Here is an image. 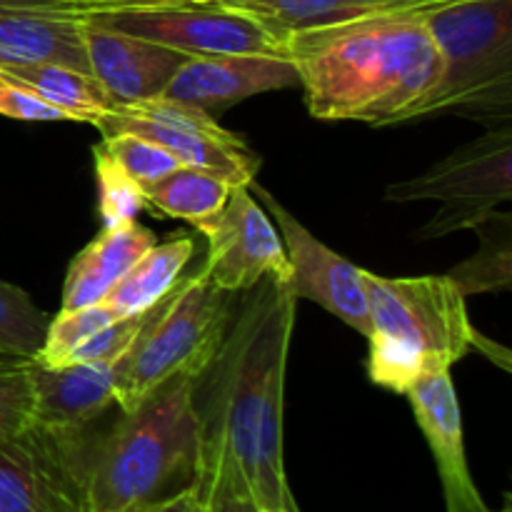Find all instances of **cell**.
I'll return each mask as SVG.
<instances>
[{"label":"cell","instance_id":"obj_1","mask_svg":"<svg viewBox=\"0 0 512 512\" xmlns=\"http://www.w3.org/2000/svg\"><path fill=\"white\" fill-rule=\"evenodd\" d=\"M295 305L288 283L263 278L233 313L213 363L195 380L200 490L248 493L263 512L295 505L283 463V400Z\"/></svg>","mask_w":512,"mask_h":512},{"label":"cell","instance_id":"obj_2","mask_svg":"<svg viewBox=\"0 0 512 512\" xmlns=\"http://www.w3.org/2000/svg\"><path fill=\"white\" fill-rule=\"evenodd\" d=\"M428 10H398L285 38L305 105L318 120L380 128L413 120L440 75Z\"/></svg>","mask_w":512,"mask_h":512},{"label":"cell","instance_id":"obj_3","mask_svg":"<svg viewBox=\"0 0 512 512\" xmlns=\"http://www.w3.org/2000/svg\"><path fill=\"white\" fill-rule=\"evenodd\" d=\"M195 378L175 375L100 435L90 468V512H130L198 485Z\"/></svg>","mask_w":512,"mask_h":512},{"label":"cell","instance_id":"obj_4","mask_svg":"<svg viewBox=\"0 0 512 512\" xmlns=\"http://www.w3.org/2000/svg\"><path fill=\"white\" fill-rule=\"evenodd\" d=\"M368 298V378L370 383L405 395L423 375L453 370L470 348L483 350L505 370L495 353L508 355L480 338L470 323L465 295L448 275L383 278L363 270Z\"/></svg>","mask_w":512,"mask_h":512},{"label":"cell","instance_id":"obj_5","mask_svg":"<svg viewBox=\"0 0 512 512\" xmlns=\"http://www.w3.org/2000/svg\"><path fill=\"white\" fill-rule=\"evenodd\" d=\"M425 20L440 55V75L413 120L453 110L493 125L510 123L512 0H455L428 10Z\"/></svg>","mask_w":512,"mask_h":512},{"label":"cell","instance_id":"obj_6","mask_svg":"<svg viewBox=\"0 0 512 512\" xmlns=\"http://www.w3.org/2000/svg\"><path fill=\"white\" fill-rule=\"evenodd\" d=\"M233 298L215 288L205 265H200L198 273L180 278L160 300L133 348L120 355L123 370L115 385L120 413L133 410L175 375L198 380L205 373L233 320Z\"/></svg>","mask_w":512,"mask_h":512},{"label":"cell","instance_id":"obj_7","mask_svg":"<svg viewBox=\"0 0 512 512\" xmlns=\"http://www.w3.org/2000/svg\"><path fill=\"white\" fill-rule=\"evenodd\" d=\"M512 198V130L510 123L493 125L473 143L440 160L428 173L388 185L390 203L440 200V210L418 238H443L455 230H473L498 205Z\"/></svg>","mask_w":512,"mask_h":512},{"label":"cell","instance_id":"obj_8","mask_svg":"<svg viewBox=\"0 0 512 512\" xmlns=\"http://www.w3.org/2000/svg\"><path fill=\"white\" fill-rule=\"evenodd\" d=\"M100 435L33 423L0 443V512H90V468Z\"/></svg>","mask_w":512,"mask_h":512},{"label":"cell","instance_id":"obj_9","mask_svg":"<svg viewBox=\"0 0 512 512\" xmlns=\"http://www.w3.org/2000/svg\"><path fill=\"white\" fill-rule=\"evenodd\" d=\"M85 18L105 28L165 45L190 58L208 55H288L285 43L253 15L215 3L160 0L125 8H85Z\"/></svg>","mask_w":512,"mask_h":512},{"label":"cell","instance_id":"obj_10","mask_svg":"<svg viewBox=\"0 0 512 512\" xmlns=\"http://www.w3.org/2000/svg\"><path fill=\"white\" fill-rule=\"evenodd\" d=\"M100 135L130 133L168 150L180 165L208 170L230 185H248L255 180L260 158L243 138L225 130L218 118L193 105L170 98L113 108L95 120Z\"/></svg>","mask_w":512,"mask_h":512},{"label":"cell","instance_id":"obj_11","mask_svg":"<svg viewBox=\"0 0 512 512\" xmlns=\"http://www.w3.org/2000/svg\"><path fill=\"white\" fill-rule=\"evenodd\" d=\"M208 238L205 270L223 293H248L263 278L288 283L290 263L283 238L253 198L248 185H235Z\"/></svg>","mask_w":512,"mask_h":512},{"label":"cell","instance_id":"obj_12","mask_svg":"<svg viewBox=\"0 0 512 512\" xmlns=\"http://www.w3.org/2000/svg\"><path fill=\"white\" fill-rule=\"evenodd\" d=\"M248 188L250 193L260 195L268 213L278 223V233L283 238L290 263L288 285L295 298L313 300L330 315L358 330L360 335H368L370 323L363 268L320 243L285 205L278 203V198H273L270 190L258 185V180H250Z\"/></svg>","mask_w":512,"mask_h":512},{"label":"cell","instance_id":"obj_13","mask_svg":"<svg viewBox=\"0 0 512 512\" xmlns=\"http://www.w3.org/2000/svg\"><path fill=\"white\" fill-rule=\"evenodd\" d=\"M83 45L90 73L113 100V108L160 98L190 60V55L178 50L105 28L88 18L83 23Z\"/></svg>","mask_w":512,"mask_h":512},{"label":"cell","instance_id":"obj_14","mask_svg":"<svg viewBox=\"0 0 512 512\" xmlns=\"http://www.w3.org/2000/svg\"><path fill=\"white\" fill-rule=\"evenodd\" d=\"M300 88L298 70L288 55H208L190 58L160 98L193 105L218 118L220 110L270 90Z\"/></svg>","mask_w":512,"mask_h":512},{"label":"cell","instance_id":"obj_15","mask_svg":"<svg viewBox=\"0 0 512 512\" xmlns=\"http://www.w3.org/2000/svg\"><path fill=\"white\" fill-rule=\"evenodd\" d=\"M83 23L80 3L0 0V65L58 63L90 73Z\"/></svg>","mask_w":512,"mask_h":512},{"label":"cell","instance_id":"obj_16","mask_svg":"<svg viewBox=\"0 0 512 512\" xmlns=\"http://www.w3.org/2000/svg\"><path fill=\"white\" fill-rule=\"evenodd\" d=\"M405 398L435 455L448 512H490L465 460L463 418L450 370L423 375L405 390Z\"/></svg>","mask_w":512,"mask_h":512},{"label":"cell","instance_id":"obj_17","mask_svg":"<svg viewBox=\"0 0 512 512\" xmlns=\"http://www.w3.org/2000/svg\"><path fill=\"white\" fill-rule=\"evenodd\" d=\"M123 358L103 363L50 365L30 360L35 390V423L50 428H83L103 418L115 405Z\"/></svg>","mask_w":512,"mask_h":512},{"label":"cell","instance_id":"obj_18","mask_svg":"<svg viewBox=\"0 0 512 512\" xmlns=\"http://www.w3.org/2000/svg\"><path fill=\"white\" fill-rule=\"evenodd\" d=\"M158 243L155 233L138 220L103 228L68 265L63 283V308L75 310L103 303L123 275Z\"/></svg>","mask_w":512,"mask_h":512},{"label":"cell","instance_id":"obj_19","mask_svg":"<svg viewBox=\"0 0 512 512\" xmlns=\"http://www.w3.org/2000/svg\"><path fill=\"white\" fill-rule=\"evenodd\" d=\"M0 83L23 88L48 103L50 108L68 115L73 123H90L113 110V100L95 80L93 73L58 63L0 65Z\"/></svg>","mask_w":512,"mask_h":512},{"label":"cell","instance_id":"obj_20","mask_svg":"<svg viewBox=\"0 0 512 512\" xmlns=\"http://www.w3.org/2000/svg\"><path fill=\"white\" fill-rule=\"evenodd\" d=\"M220 3L258 18L283 43L288 35L303 30L330 28L373 15L398 13V10H423L420 5L375 3V0H220Z\"/></svg>","mask_w":512,"mask_h":512},{"label":"cell","instance_id":"obj_21","mask_svg":"<svg viewBox=\"0 0 512 512\" xmlns=\"http://www.w3.org/2000/svg\"><path fill=\"white\" fill-rule=\"evenodd\" d=\"M195 250H198L195 240L180 233L178 238L155 243L123 275V280L110 290L103 303L113 310L115 318H128V315L150 310L180 283Z\"/></svg>","mask_w":512,"mask_h":512},{"label":"cell","instance_id":"obj_22","mask_svg":"<svg viewBox=\"0 0 512 512\" xmlns=\"http://www.w3.org/2000/svg\"><path fill=\"white\" fill-rule=\"evenodd\" d=\"M233 188L235 185L220 175L183 165L158 183L143 188V200L148 208L160 213V218L188 220L200 235H205L218 220Z\"/></svg>","mask_w":512,"mask_h":512},{"label":"cell","instance_id":"obj_23","mask_svg":"<svg viewBox=\"0 0 512 512\" xmlns=\"http://www.w3.org/2000/svg\"><path fill=\"white\" fill-rule=\"evenodd\" d=\"M480 233V250L453 268L448 278L455 288L468 295L508 293L512 288V218L510 213H498L475 225Z\"/></svg>","mask_w":512,"mask_h":512},{"label":"cell","instance_id":"obj_24","mask_svg":"<svg viewBox=\"0 0 512 512\" xmlns=\"http://www.w3.org/2000/svg\"><path fill=\"white\" fill-rule=\"evenodd\" d=\"M50 315L18 285L0 280V358L35 360L43 348Z\"/></svg>","mask_w":512,"mask_h":512},{"label":"cell","instance_id":"obj_25","mask_svg":"<svg viewBox=\"0 0 512 512\" xmlns=\"http://www.w3.org/2000/svg\"><path fill=\"white\" fill-rule=\"evenodd\" d=\"M115 320V313L105 303L85 305V308L75 310H60L55 318H50L48 330H45L43 348L38 353V363L58 368V365L68 363L70 353L93 338L98 330L110 325Z\"/></svg>","mask_w":512,"mask_h":512},{"label":"cell","instance_id":"obj_26","mask_svg":"<svg viewBox=\"0 0 512 512\" xmlns=\"http://www.w3.org/2000/svg\"><path fill=\"white\" fill-rule=\"evenodd\" d=\"M98 145L115 160V163H118V168L123 170L133 183H138L140 190L163 180L165 175H170L173 170L183 168L180 160L173 158L168 150L150 143V140L138 138V135H103V140H100Z\"/></svg>","mask_w":512,"mask_h":512},{"label":"cell","instance_id":"obj_27","mask_svg":"<svg viewBox=\"0 0 512 512\" xmlns=\"http://www.w3.org/2000/svg\"><path fill=\"white\" fill-rule=\"evenodd\" d=\"M95 180H98V210L103 218V228L138 220V213L145 208L143 190L118 168L113 158L100 145L93 148Z\"/></svg>","mask_w":512,"mask_h":512},{"label":"cell","instance_id":"obj_28","mask_svg":"<svg viewBox=\"0 0 512 512\" xmlns=\"http://www.w3.org/2000/svg\"><path fill=\"white\" fill-rule=\"evenodd\" d=\"M35 423V390L30 360H0V443Z\"/></svg>","mask_w":512,"mask_h":512},{"label":"cell","instance_id":"obj_29","mask_svg":"<svg viewBox=\"0 0 512 512\" xmlns=\"http://www.w3.org/2000/svg\"><path fill=\"white\" fill-rule=\"evenodd\" d=\"M155 308L158 303L153 305L150 310H143V313L128 315V318H115L113 323L105 325L103 330L93 335V338L85 340L80 348H75L70 353L68 363H103V360H118L120 355L128 353L133 348V343L138 340V335L143 333L145 325L150 323V318L155 315Z\"/></svg>","mask_w":512,"mask_h":512},{"label":"cell","instance_id":"obj_30","mask_svg":"<svg viewBox=\"0 0 512 512\" xmlns=\"http://www.w3.org/2000/svg\"><path fill=\"white\" fill-rule=\"evenodd\" d=\"M0 115L13 120H28V123H63V120H68L65 113L50 108L35 95L8 83H0Z\"/></svg>","mask_w":512,"mask_h":512},{"label":"cell","instance_id":"obj_31","mask_svg":"<svg viewBox=\"0 0 512 512\" xmlns=\"http://www.w3.org/2000/svg\"><path fill=\"white\" fill-rule=\"evenodd\" d=\"M200 495H203L205 512H263L248 493H238V490L213 488V490H200ZM295 510H298V505L290 508V512Z\"/></svg>","mask_w":512,"mask_h":512},{"label":"cell","instance_id":"obj_32","mask_svg":"<svg viewBox=\"0 0 512 512\" xmlns=\"http://www.w3.org/2000/svg\"><path fill=\"white\" fill-rule=\"evenodd\" d=\"M130 512H205V505L198 485H190V488L180 490V493L170 495V498L155 500V503H148Z\"/></svg>","mask_w":512,"mask_h":512},{"label":"cell","instance_id":"obj_33","mask_svg":"<svg viewBox=\"0 0 512 512\" xmlns=\"http://www.w3.org/2000/svg\"><path fill=\"white\" fill-rule=\"evenodd\" d=\"M143 3H160V0H93L88 10L98 8H125V5H143Z\"/></svg>","mask_w":512,"mask_h":512},{"label":"cell","instance_id":"obj_34","mask_svg":"<svg viewBox=\"0 0 512 512\" xmlns=\"http://www.w3.org/2000/svg\"><path fill=\"white\" fill-rule=\"evenodd\" d=\"M375 3H398V5H420V8H438V5L455 3V0H375Z\"/></svg>","mask_w":512,"mask_h":512},{"label":"cell","instance_id":"obj_35","mask_svg":"<svg viewBox=\"0 0 512 512\" xmlns=\"http://www.w3.org/2000/svg\"><path fill=\"white\" fill-rule=\"evenodd\" d=\"M498 512H512V500H510V495H505V503H503V508H500Z\"/></svg>","mask_w":512,"mask_h":512},{"label":"cell","instance_id":"obj_36","mask_svg":"<svg viewBox=\"0 0 512 512\" xmlns=\"http://www.w3.org/2000/svg\"><path fill=\"white\" fill-rule=\"evenodd\" d=\"M63 3H80V5H85V8H90V5H93V0H63Z\"/></svg>","mask_w":512,"mask_h":512},{"label":"cell","instance_id":"obj_37","mask_svg":"<svg viewBox=\"0 0 512 512\" xmlns=\"http://www.w3.org/2000/svg\"><path fill=\"white\" fill-rule=\"evenodd\" d=\"M190 3H215V0H190Z\"/></svg>","mask_w":512,"mask_h":512},{"label":"cell","instance_id":"obj_38","mask_svg":"<svg viewBox=\"0 0 512 512\" xmlns=\"http://www.w3.org/2000/svg\"><path fill=\"white\" fill-rule=\"evenodd\" d=\"M295 512H300V510H295Z\"/></svg>","mask_w":512,"mask_h":512}]
</instances>
